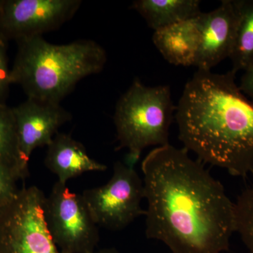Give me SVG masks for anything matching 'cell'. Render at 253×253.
Masks as SVG:
<instances>
[{
  "mask_svg": "<svg viewBox=\"0 0 253 253\" xmlns=\"http://www.w3.org/2000/svg\"><path fill=\"white\" fill-rule=\"evenodd\" d=\"M239 19L235 40L229 56L232 71H247L253 67V0H239Z\"/></svg>",
  "mask_w": 253,
  "mask_h": 253,
  "instance_id": "15",
  "label": "cell"
},
{
  "mask_svg": "<svg viewBox=\"0 0 253 253\" xmlns=\"http://www.w3.org/2000/svg\"><path fill=\"white\" fill-rule=\"evenodd\" d=\"M44 164L57 176L58 181L64 184L83 173L103 172L107 169L106 165L90 158L83 144L71 134L59 132L47 146Z\"/></svg>",
  "mask_w": 253,
  "mask_h": 253,
  "instance_id": "12",
  "label": "cell"
},
{
  "mask_svg": "<svg viewBox=\"0 0 253 253\" xmlns=\"http://www.w3.org/2000/svg\"><path fill=\"white\" fill-rule=\"evenodd\" d=\"M234 206L236 232L249 253H253V184L242 191Z\"/></svg>",
  "mask_w": 253,
  "mask_h": 253,
  "instance_id": "16",
  "label": "cell"
},
{
  "mask_svg": "<svg viewBox=\"0 0 253 253\" xmlns=\"http://www.w3.org/2000/svg\"><path fill=\"white\" fill-rule=\"evenodd\" d=\"M93 253H121L118 250L114 249V248H109V249H104L99 250L98 251H95Z\"/></svg>",
  "mask_w": 253,
  "mask_h": 253,
  "instance_id": "20",
  "label": "cell"
},
{
  "mask_svg": "<svg viewBox=\"0 0 253 253\" xmlns=\"http://www.w3.org/2000/svg\"><path fill=\"white\" fill-rule=\"evenodd\" d=\"M7 41L0 36V106L6 104L11 84V69L8 64Z\"/></svg>",
  "mask_w": 253,
  "mask_h": 253,
  "instance_id": "17",
  "label": "cell"
},
{
  "mask_svg": "<svg viewBox=\"0 0 253 253\" xmlns=\"http://www.w3.org/2000/svg\"><path fill=\"white\" fill-rule=\"evenodd\" d=\"M45 198L37 186H24L0 205V253H64L46 226Z\"/></svg>",
  "mask_w": 253,
  "mask_h": 253,
  "instance_id": "5",
  "label": "cell"
},
{
  "mask_svg": "<svg viewBox=\"0 0 253 253\" xmlns=\"http://www.w3.org/2000/svg\"><path fill=\"white\" fill-rule=\"evenodd\" d=\"M20 152L28 166L37 148L47 146L59 129L71 121L72 115L57 103L28 98L12 108Z\"/></svg>",
  "mask_w": 253,
  "mask_h": 253,
  "instance_id": "9",
  "label": "cell"
},
{
  "mask_svg": "<svg viewBox=\"0 0 253 253\" xmlns=\"http://www.w3.org/2000/svg\"><path fill=\"white\" fill-rule=\"evenodd\" d=\"M16 42L11 84L32 99L60 104L81 80L102 71L107 61L104 48L89 40L60 45L42 36Z\"/></svg>",
  "mask_w": 253,
  "mask_h": 253,
  "instance_id": "3",
  "label": "cell"
},
{
  "mask_svg": "<svg viewBox=\"0 0 253 253\" xmlns=\"http://www.w3.org/2000/svg\"><path fill=\"white\" fill-rule=\"evenodd\" d=\"M99 226L121 231L145 215L144 181L132 166L117 161L113 175L104 185L84 190L81 194Z\"/></svg>",
  "mask_w": 253,
  "mask_h": 253,
  "instance_id": "6",
  "label": "cell"
},
{
  "mask_svg": "<svg viewBox=\"0 0 253 253\" xmlns=\"http://www.w3.org/2000/svg\"><path fill=\"white\" fill-rule=\"evenodd\" d=\"M199 0H137L132 4L154 31L201 14Z\"/></svg>",
  "mask_w": 253,
  "mask_h": 253,
  "instance_id": "13",
  "label": "cell"
},
{
  "mask_svg": "<svg viewBox=\"0 0 253 253\" xmlns=\"http://www.w3.org/2000/svg\"><path fill=\"white\" fill-rule=\"evenodd\" d=\"M174 110L169 86H147L135 80L116 105V150L127 149L129 158L137 161L146 148L169 144Z\"/></svg>",
  "mask_w": 253,
  "mask_h": 253,
  "instance_id": "4",
  "label": "cell"
},
{
  "mask_svg": "<svg viewBox=\"0 0 253 253\" xmlns=\"http://www.w3.org/2000/svg\"><path fill=\"white\" fill-rule=\"evenodd\" d=\"M201 14L154 31L153 42L168 63L195 66L201 42Z\"/></svg>",
  "mask_w": 253,
  "mask_h": 253,
  "instance_id": "11",
  "label": "cell"
},
{
  "mask_svg": "<svg viewBox=\"0 0 253 253\" xmlns=\"http://www.w3.org/2000/svg\"><path fill=\"white\" fill-rule=\"evenodd\" d=\"M46 226L64 253H93L99 241V226L81 194L56 181L44 204Z\"/></svg>",
  "mask_w": 253,
  "mask_h": 253,
  "instance_id": "7",
  "label": "cell"
},
{
  "mask_svg": "<svg viewBox=\"0 0 253 253\" xmlns=\"http://www.w3.org/2000/svg\"><path fill=\"white\" fill-rule=\"evenodd\" d=\"M239 89L243 93L247 94L253 103V67L244 71L241 78Z\"/></svg>",
  "mask_w": 253,
  "mask_h": 253,
  "instance_id": "19",
  "label": "cell"
},
{
  "mask_svg": "<svg viewBox=\"0 0 253 253\" xmlns=\"http://www.w3.org/2000/svg\"><path fill=\"white\" fill-rule=\"evenodd\" d=\"M17 179L0 165V205L8 202L17 194Z\"/></svg>",
  "mask_w": 253,
  "mask_h": 253,
  "instance_id": "18",
  "label": "cell"
},
{
  "mask_svg": "<svg viewBox=\"0 0 253 253\" xmlns=\"http://www.w3.org/2000/svg\"><path fill=\"white\" fill-rule=\"evenodd\" d=\"M236 72L198 70L176 107L179 140L202 163L231 175L253 172V103L236 85Z\"/></svg>",
  "mask_w": 253,
  "mask_h": 253,
  "instance_id": "2",
  "label": "cell"
},
{
  "mask_svg": "<svg viewBox=\"0 0 253 253\" xmlns=\"http://www.w3.org/2000/svg\"><path fill=\"white\" fill-rule=\"evenodd\" d=\"M239 19L237 1L224 0L217 9L201 14V42L195 66L211 71L229 58Z\"/></svg>",
  "mask_w": 253,
  "mask_h": 253,
  "instance_id": "10",
  "label": "cell"
},
{
  "mask_svg": "<svg viewBox=\"0 0 253 253\" xmlns=\"http://www.w3.org/2000/svg\"><path fill=\"white\" fill-rule=\"evenodd\" d=\"M148 208L146 236L172 253L229 251L235 231V206L220 181L185 148L168 144L141 163Z\"/></svg>",
  "mask_w": 253,
  "mask_h": 253,
  "instance_id": "1",
  "label": "cell"
},
{
  "mask_svg": "<svg viewBox=\"0 0 253 253\" xmlns=\"http://www.w3.org/2000/svg\"><path fill=\"white\" fill-rule=\"evenodd\" d=\"M80 0H4L0 36L18 41L59 29L81 7Z\"/></svg>",
  "mask_w": 253,
  "mask_h": 253,
  "instance_id": "8",
  "label": "cell"
},
{
  "mask_svg": "<svg viewBox=\"0 0 253 253\" xmlns=\"http://www.w3.org/2000/svg\"><path fill=\"white\" fill-rule=\"evenodd\" d=\"M0 165L18 181L28 175V166L23 161L18 145L17 131L12 108L0 106Z\"/></svg>",
  "mask_w": 253,
  "mask_h": 253,
  "instance_id": "14",
  "label": "cell"
}]
</instances>
